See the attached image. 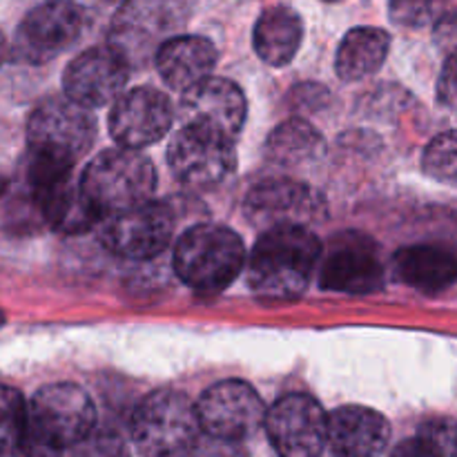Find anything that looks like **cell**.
Returning <instances> with one entry per match:
<instances>
[{
    "mask_svg": "<svg viewBox=\"0 0 457 457\" xmlns=\"http://www.w3.org/2000/svg\"><path fill=\"white\" fill-rule=\"evenodd\" d=\"M424 170L431 177L440 179L445 183H453L457 174V150H455V132H445L431 141V145L424 152Z\"/></svg>",
    "mask_w": 457,
    "mask_h": 457,
    "instance_id": "26",
    "label": "cell"
},
{
    "mask_svg": "<svg viewBox=\"0 0 457 457\" xmlns=\"http://www.w3.org/2000/svg\"><path fill=\"white\" fill-rule=\"evenodd\" d=\"M303 38V22L295 9L286 4L268 7L254 25L253 43L259 58L272 67H284L297 56Z\"/></svg>",
    "mask_w": 457,
    "mask_h": 457,
    "instance_id": "20",
    "label": "cell"
},
{
    "mask_svg": "<svg viewBox=\"0 0 457 457\" xmlns=\"http://www.w3.org/2000/svg\"><path fill=\"white\" fill-rule=\"evenodd\" d=\"M187 457H248L241 442L223 440V437H199Z\"/></svg>",
    "mask_w": 457,
    "mask_h": 457,
    "instance_id": "29",
    "label": "cell"
},
{
    "mask_svg": "<svg viewBox=\"0 0 457 457\" xmlns=\"http://www.w3.org/2000/svg\"><path fill=\"white\" fill-rule=\"evenodd\" d=\"M71 457H129V451L119 433L94 427L83 440L76 442Z\"/></svg>",
    "mask_w": 457,
    "mask_h": 457,
    "instance_id": "27",
    "label": "cell"
},
{
    "mask_svg": "<svg viewBox=\"0 0 457 457\" xmlns=\"http://www.w3.org/2000/svg\"><path fill=\"white\" fill-rule=\"evenodd\" d=\"M268 440L279 457H321L328 437V418L320 402L290 393L263 415Z\"/></svg>",
    "mask_w": 457,
    "mask_h": 457,
    "instance_id": "9",
    "label": "cell"
},
{
    "mask_svg": "<svg viewBox=\"0 0 457 457\" xmlns=\"http://www.w3.org/2000/svg\"><path fill=\"white\" fill-rule=\"evenodd\" d=\"M85 13L71 0H49L31 9L18 25L13 54L25 62L54 61L80 38Z\"/></svg>",
    "mask_w": 457,
    "mask_h": 457,
    "instance_id": "10",
    "label": "cell"
},
{
    "mask_svg": "<svg viewBox=\"0 0 457 457\" xmlns=\"http://www.w3.org/2000/svg\"><path fill=\"white\" fill-rule=\"evenodd\" d=\"M397 277L422 293H442L455 281L457 268L451 250L440 245H411L393 259Z\"/></svg>",
    "mask_w": 457,
    "mask_h": 457,
    "instance_id": "21",
    "label": "cell"
},
{
    "mask_svg": "<svg viewBox=\"0 0 457 457\" xmlns=\"http://www.w3.org/2000/svg\"><path fill=\"white\" fill-rule=\"evenodd\" d=\"M321 253L324 248L311 228H268L250 254V288L263 299H299L311 286Z\"/></svg>",
    "mask_w": 457,
    "mask_h": 457,
    "instance_id": "2",
    "label": "cell"
},
{
    "mask_svg": "<svg viewBox=\"0 0 457 457\" xmlns=\"http://www.w3.org/2000/svg\"><path fill=\"white\" fill-rule=\"evenodd\" d=\"M201 437L196 406L179 391H154L132 415V440L143 457H187Z\"/></svg>",
    "mask_w": 457,
    "mask_h": 457,
    "instance_id": "7",
    "label": "cell"
},
{
    "mask_svg": "<svg viewBox=\"0 0 457 457\" xmlns=\"http://www.w3.org/2000/svg\"><path fill=\"white\" fill-rule=\"evenodd\" d=\"M324 154V137L308 120L290 119L272 129L266 143V156L281 168H303Z\"/></svg>",
    "mask_w": 457,
    "mask_h": 457,
    "instance_id": "24",
    "label": "cell"
},
{
    "mask_svg": "<svg viewBox=\"0 0 457 457\" xmlns=\"http://www.w3.org/2000/svg\"><path fill=\"white\" fill-rule=\"evenodd\" d=\"M245 114L248 105L244 92L232 80L214 76L187 87L179 105V116L186 128L214 134L230 143H235L244 129Z\"/></svg>",
    "mask_w": 457,
    "mask_h": 457,
    "instance_id": "12",
    "label": "cell"
},
{
    "mask_svg": "<svg viewBox=\"0 0 457 457\" xmlns=\"http://www.w3.org/2000/svg\"><path fill=\"white\" fill-rule=\"evenodd\" d=\"M129 79V65L107 45L79 54L62 74V87L70 101L94 110L114 103Z\"/></svg>",
    "mask_w": 457,
    "mask_h": 457,
    "instance_id": "17",
    "label": "cell"
},
{
    "mask_svg": "<svg viewBox=\"0 0 457 457\" xmlns=\"http://www.w3.org/2000/svg\"><path fill=\"white\" fill-rule=\"evenodd\" d=\"M101 244L123 259H154L172 244L174 214L165 204L145 201L101 219Z\"/></svg>",
    "mask_w": 457,
    "mask_h": 457,
    "instance_id": "8",
    "label": "cell"
},
{
    "mask_svg": "<svg viewBox=\"0 0 457 457\" xmlns=\"http://www.w3.org/2000/svg\"><path fill=\"white\" fill-rule=\"evenodd\" d=\"M96 427V409L76 384H49L25 409L22 440L27 457H61Z\"/></svg>",
    "mask_w": 457,
    "mask_h": 457,
    "instance_id": "3",
    "label": "cell"
},
{
    "mask_svg": "<svg viewBox=\"0 0 457 457\" xmlns=\"http://www.w3.org/2000/svg\"><path fill=\"white\" fill-rule=\"evenodd\" d=\"M96 119L70 98H52L27 123V181L31 187L70 179L76 163L92 150Z\"/></svg>",
    "mask_w": 457,
    "mask_h": 457,
    "instance_id": "1",
    "label": "cell"
},
{
    "mask_svg": "<svg viewBox=\"0 0 457 457\" xmlns=\"http://www.w3.org/2000/svg\"><path fill=\"white\" fill-rule=\"evenodd\" d=\"M388 13L395 25L422 29L449 13V0H388Z\"/></svg>",
    "mask_w": 457,
    "mask_h": 457,
    "instance_id": "25",
    "label": "cell"
},
{
    "mask_svg": "<svg viewBox=\"0 0 457 457\" xmlns=\"http://www.w3.org/2000/svg\"><path fill=\"white\" fill-rule=\"evenodd\" d=\"M245 217L259 230L277 226H306L326 219V201L311 186L293 179H272L245 196Z\"/></svg>",
    "mask_w": 457,
    "mask_h": 457,
    "instance_id": "11",
    "label": "cell"
},
{
    "mask_svg": "<svg viewBox=\"0 0 457 457\" xmlns=\"http://www.w3.org/2000/svg\"><path fill=\"white\" fill-rule=\"evenodd\" d=\"M420 436L428 437L433 445L440 446L451 457V451H453V424L449 420H433V422H427L420 428Z\"/></svg>",
    "mask_w": 457,
    "mask_h": 457,
    "instance_id": "31",
    "label": "cell"
},
{
    "mask_svg": "<svg viewBox=\"0 0 457 457\" xmlns=\"http://www.w3.org/2000/svg\"><path fill=\"white\" fill-rule=\"evenodd\" d=\"M263 402L250 384L239 379L214 384L201 395L196 418L201 428L212 437L244 442L263 424Z\"/></svg>",
    "mask_w": 457,
    "mask_h": 457,
    "instance_id": "14",
    "label": "cell"
},
{
    "mask_svg": "<svg viewBox=\"0 0 457 457\" xmlns=\"http://www.w3.org/2000/svg\"><path fill=\"white\" fill-rule=\"evenodd\" d=\"M326 3H339V0H326Z\"/></svg>",
    "mask_w": 457,
    "mask_h": 457,
    "instance_id": "34",
    "label": "cell"
},
{
    "mask_svg": "<svg viewBox=\"0 0 457 457\" xmlns=\"http://www.w3.org/2000/svg\"><path fill=\"white\" fill-rule=\"evenodd\" d=\"M174 110L161 89L137 87L119 94L110 112V134L120 147L154 145L172 128Z\"/></svg>",
    "mask_w": 457,
    "mask_h": 457,
    "instance_id": "16",
    "label": "cell"
},
{
    "mask_svg": "<svg viewBox=\"0 0 457 457\" xmlns=\"http://www.w3.org/2000/svg\"><path fill=\"white\" fill-rule=\"evenodd\" d=\"M391 36L379 27H355L344 36L337 49V74L342 80H361L384 65Z\"/></svg>",
    "mask_w": 457,
    "mask_h": 457,
    "instance_id": "23",
    "label": "cell"
},
{
    "mask_svg": "<svg viewBox=\"0 0 457 457\" xmlns=\"http://www.w3.org/2000/svg\"><path fill=\"white\" fill-rule=\"evenodd\" d=\"M391 457H449V455H446L440 446L433 445L428 437L418 436V437H411V440L400 442Z\"/></svg>",
    "mask_w": 457,
    "mask_h": 457,
    "instance_id": "30",
    "label": "cell"
},
{
    "mask_svg": "<svg viewBox=\"0 0 457 457\" xmlns=\"http://www.w3.org/2000/svg\"><path fill=\"white\" fill-rule=\"evenodd\" d=\"M25 415H12L0 411V457H27L25 440H22Z\"/></svg>",
    "mask_w": 457,
    "mask_h": 457,
    "instance_id": "28",
    "label": "cell"
},
{
    "mask_svg": "<svg viewBox=\"0 0 457 457\" xmlns=\"http://www.w3.org/2000/svg\"><path fill=\"white\" fill-rule=\"evenodd\" d=\"M168 163L183 186L214 187L235 172V143L183 125L170 141Z\"/></svg>",
    "mask_w": 457,
    "mask_h": 457,
    "instance_id": "15",
    "label": "cell"
},
{
    "mask_svg": "<svg viewBox=\"0 0 457 457\" xmlns=\"http://www.w3.org/2000/svg\"><path fill=\"white\" fill-rule=\"evenodd\" d=\"M105 3H119V0H105Z\"/></svg>",
    "mask_w": 457,
    "mask_h": 457,
    "instance_id": "33",
    "label": "cell"
},
{
    "mask_svg": "<svg viewBox=\"0 0 457 457\" xmlns=\"http://www.w3.org/2000/svg\"><path fill=\"white\" fill-rule=\"evenodd\" d=\"M440 98L445 101V105H453L455 98V65H453V56L446 58L445 65V74L440 79Z\"/></svg>",
    "mask_w": 457,
    "mask_h": 457,
    "instance_id": "32",
    "label": "cell"
},
{
    "mask_svg": "<svg viewBox=\"0 0 457 457\" xmlns=\"http://www.w3.org/2000/svg\"><path fill=\"white\" fill-rule=\"evenodd\" d=\"M321 288L346 295H370L384 288V263L373 241L357 232H344L321 253Z\"/></svg>",
    "mask_w": 457,
    "mask_h": 457,
    "instance_id": "13",
    "label": "cell"
},
{
    "mask_svg": "<svg viewBox=\"0 0 457 457\" xmlns=\"http://www.w3.org/2000/svg\"><path fill=\"white\" fill-rule=\"evenodd\" d=\"M245 248L235 230L217 223L190 228L174 248V270L196 293L226 290L241 275Z\"/></svg>",
    "mask_w": 457,
    "mask_h": 457,
    "instance_id": "5",
    "label": "cell"
},
{
    "mask_svg": "<svg viewBox=\"0 0 457 457\" xmlns=\"http://www.w3.org/2000/svg\"><path fill=\"white\" fill-rule=\"evenodd\" d=\"M391 440V427L382 413L366 406H342L328 418V437L337 457H379Z\"/></svg>",
    "mask_w": 457,
    "mask_h": 457,
    "instance_id": "18",
    "label": "cell"
},
{
    "mask_svg": "<svg viewBox=\"0 0 457 457\" xmlns=\"http://www.w3.org/2000/svg\"><path fill=\"white\" fill-rule=\"evenodd\" d=\"M34 199L45 221L54 230L65 232V235H80V232L92 230L101 221L71 179L43 187V190H34Z\"/></svg>",
    "mask_w": 457,
    "mask_h": 457,
    "instance_id": "22",
    "label": "cell"
},
{
    "mask_svg": "<svg viewBox=\"0 0 457 457\" xmlns=\"http://www.w3.org/2000/svg\"><path fill=\"white\" fill-rule=\"evenodd\" d=\"M154 61L161 79L172 89L186 92L212 74L217 65V47L204 36L179 34L161 45Z\"/></svg>",
    "mask_w": 457,
    "mask_h": 457,
    "instance_id": "19",
    "label": "cell"
},
{
    "mask_svg": "<svg viewBox=\"0 0 457 457\" xmlns=\"http://www.w3.org/2000/svg\"><path fill=\"white\" fill-rule=\"evenodd\" d=\"M187 18V0H120L110 25V47L129 67H143L154 61L161 45L186 29Z\"/></svg>",
    "mask_w": 457,
    "mask_h": 457,
    "instance_id": "6",
    "label": "cell"
},
{
    "mask_svg": "<svg viewBox=\"0 0 457 457\" xmlns=\"http://www.w3.org/2000/svg\"><path fill=\"white\" fill-rule=\"evenodd\" d=\"M79 187L96 217L105 219L150 201L156 187V170L141 152L112 147L89 161Z\"/></svg>",
    "mask_w": 457,
    "mask_h": 457,
    "instance_id": "4",
    "label": "cell"
}]
</instances>
